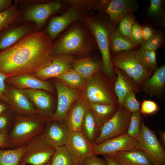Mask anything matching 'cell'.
<instances>
[{
	"label": "cell",
	"mask_w": 165,
	"mask_h": 165,
	"mask_svg": "<svg viewBox=\"0 0 165 165\" xmlns=\"http://www.w3.org/2000/svg\"><path fill=\"white\" fill-rule=\"evenodd\" d=\"M12 111L9 106L6 103L0 101V115Z\"/></svg>",
	"instance_id": "obj_49"
},
{
	"label": "cell",
	"mask_w": 165,
	"mask_h": 165,
	"mask_svg": "<svg viewBox=\"0 0 165 165\" xmlns=\"http://www.w3.org/2000/svg\"><path fill=\"white\" fill-rule=\"evenodd\" d=\"M112 66L117 75L114 91L118 105L121 106L124 97L128 93L132 91L135 93L139 92L140 88L133 79L121 69Z\"/></svg>",
	"instance_id": "obj_21"
},
{
	"label": "cell",
	"mask_w": 165,
	"mask_h": 165,
	"mask_svg": "<svg viewBox=\"0 0 165 165\" xmlns=\"http://www.w3.org/2000/svg\"><path fill=\"white\" fill-rule=\"evenodd\" d=\"M103 156L107 161L109 165H123L117 162L109 155H104Z\"/></svg>",
	"instance_id": "obj_50"
},
{
	"label": "cell",
	"mask_w": 165,
	"mask_h": 165,
	"mask_svg": "<svg viewBox=\"0 0 165 165\" xmlns=\"http://www.w3.org/2000/svg\"><path fill=\"white\" fill-rule=\"evenodd\" d=\"M99 71L94 74L87 81L82 91V97L87 103L118 105L114 92Z\"/></svg>",
	"instance_id": "obj_6"
},
{
	"label": "cell",
	"mask_w": 165,
	"mask_h": 165,
	"mask_svg": "<svg viewBox=\"0 0 165 165\" xmlns=\"http://www.w3.org/2000/svg\"><path fill=\"white\" fill-rule=\"evenodd\" d=\"M136 21L134 13H131L124 16L119 23L118 28L120 34L124 38L133 43L132 27L133 24Z\"/></svg>",
	"instance_id": "obj_35"
},
{
	"label": "cell",
	"mask_w": 165,
	"mask_h": 165,
	"mask_svg": "<svg viewBox=\"0 0 165 165\" xmlns=\"http://www.w3.org/2000/svg\"><path fill=\"white\" fill-rule=\"evenodd\" d=\"M54 84L57 93V105L50 121H63L73 104L82 97V91L72 88L57 79L54 81Z\"/></svg>",
	"instance_id": "obj_10"
},
{
	"label": "cell",
	"mask_w": 165,
	"mask_h": 165,
	"mask_svg": "<svg viewBox=\"0 0 165 165\" xmlns=\"http://www.w3.org/2000/svg\"><path fill=\"white\" fill-rule=\"evenodd\" d=\"M101 127L91 111L89 108L84 116L82 124V132L90 142L94 143Z\"/></svg>",
	"instance_id": "obj_27"
},
{
	"label": "cell",
	"mask_w": 165,
	"mask_h": 165,
	"mask_svg": "<svg viewBox=\"0 0 165 165\" xmlns=\"http://www.w3.org/2000/svg\"><path fill=\"white\" fill-rule=\"evenodd\" d=\"M46 122L38 114L31 116L15 114L11 130L8 136L9 148L25 145L41 133Z\"/></svg>",
	"instance_id": "obj_4"
},
{
	"label": "cell",
	"mask_w": 165,
	"mask_h": 165,
	"mask_svg": "<svg viewBox=\"0 0 165 165\" xmlns=\"http://www.w3.org/2000/svg\"><path fill=\"white\" fill-rule=\"evenodd\" d=\"M64 4L63 1H55L31 5L24 11L22 20L34 22L38 27H40L51 16L61 11Z\"/></svg>",
	"instance_id": "obj_11"
},
{
	"label": "cell",
	"mask_w": 165,
	"mask_h": 165,
	"mask_svg": "<svg viewBox=\"0 0 165 165\" xmlns=\"http://www.w3.org/2000/svg\"><path fill=\"white\" fill-rule=\"evenodd\" d=\"M89 108L88 103L82 97L73 104L63 120L70 132H82L83 119Z\"/></svg>",
	"instance_id": "obj_19"
},
{
	"label": "cell",
	"mask_w": 165,
	"mask_h": 165,
	"mask_svg": "<svg viewBox=\"0 0 165 165\" xmlns=\"http://www.w3.org/2000/svg\"><path fill=\"white\" fill-rule=\"evenodd\" d=\"M135 148L142 151L154 165H165V150L156 132L141 121L140 131L136 138Z\"/></svg>",
	"instance_id": "obj_7"
},
{
	"label": "cell",
	"mask_w": 165,
	"mask_h": 165,
	"mask_svg": "<svg viewBox=\"0 0 165 165\" xmlns=\"http://www.w3.org/2000/svg\"><path fill=\"white\" fill-rule=\"evenodd\" d=\"M132 38L133 43L139 45L144 42L142 32V27L135 21L132 27Z\"/></svg>",
	"instance_id": "obj_42"
},
{
	"label": "cell",
	"mask_w": 165,
	"mask_h": 165,
	"mask_svg": "<svg viewBox=\"0 0 165 165\" xmlns=\"http://www.w3.org/2000/svg\"><path fill=\"white\" fill-rule=\"evenodd\" d=\"M42 134L46 142L56 148L65 145L70 131L63 121L46 122Z\"/></svg>",
	"instance_id": "obj_17"
},
{
	"label": "cell",
	"mask_w": 165,
	"mask_h": 165,
	"mask_svg": "<svg viewBox=\"0 0 165 165\" xmlns=\"http://www.w3.org/2000/svg\"><path fill=\"white\" fill-rule=\"evenodd\" d=\"M56 78L69 86L81 91L84 88L87 82L85 78L72 68Z\"/></svg>",
	"instance_id": "obj_31"
},
{
	"label": "cell",
	"mask_w": 165,
	"mask_h": 165,
	"mask_svg": "<svg viewBox=\"0 0 165 165\" xmlns=\"http://www.w3.org/2000/svg\"><path fill=\"white\" fill-rule=\"evenodd\" d=\"M88 104L101 127L114 115L119 106L118 105Z\"/></svg>",
	"instance_id": "obj_29"
},
{
	"label": "cell",
	"mask_w": 165,
	"mask_h": 165,
	"mask_svg": "<svg viewBox=\"0 0 165 165\" xmlns=\"http://www.w3.org/2000/svg\"><path fill=\"white\" fill-rule=\"evenodd\" d=\"M20 15V11L13 6L0 12V31L16 21Z\"/></svg>",
	"instance_id": "obj_36"
},
{
	"label": "cell",
	"mask_w": 165,
	"mask_h": 165,
	"mask_svg": "<svg viewBox=\"0 0 165 165\" xmlns=\"http://www.w3.org/2000/svg\"><path fill=\"white\" fill-rule=\"evenodd\" d=\"M136 138L127 134L112 138L97 144H94L93 154L111 155L118 152L135 148Z\"/></svg>",
	"instance_id": "obj_15"
},
{
	"label": "cell",
	"mask_w": 165,
	"mask_h": 165,
	"mask_svg": "<svg viewBox=\"0 0 165 165\" xmlns=\"http://www.w3.org/2000/svg\"><path fill=\"white\" fill-rule=\"evenodd\" d=\"M13 113L12 111L0 115V134L8 136L13 127Z\"/></svg>",
	"instance_id": "obj_39"
},
{
	"label": "cell",
	"mask_w": 165,
	"mask_h": 165,
	"mask_svg": "<svg viewBox=\"0 0 165 165\" xmlns=\"http://www.w3.org/2000/svg\"><path fill=\"white\" fill-rule=\"evenodd\" d=\"M158 109L157 104L154 101L149 100H144L142 102L140 112L144 115H150L156 112Z\"/></svg>",
	"instance_id": "obj_41"
},
{
	"label": "cell",
	"mask_w": 165,
	"mask_h": 165,
	"mask_svg": "<svg viewBox=\"0 0 165 165\" xmlns=\"http://www.w3.org/2000/svg\"><path fill=\"white\" fill-rule=\"evenodd\" d=\"M109 155L123 165H154L144 152L136 148Z\"/></svg>",
	"instance_id": "obj_23"
},
{
	"label": "cell",
	"mask_w": 165,
	"mask_h": 165,
	"mask_svg": "<svg viewBox=\"0 0 165 165\" xmlns=\"http://www.w3.org/2000/svg\"><path fill=\"white\" fill-rule=\"evenodd\" d=\"M83 165H109L105 159H101L98 157L96 155H93L86 159Z\"/></svg>",
	"instance_id": "obj_44"
},
{
	"label": "cell",
	"mask_w": 165,
	"mask_h": 165,
	"mask_svg": "<svg viewBox=\"0 0 165 165\" xmlns=\"http://www.w3.org/2000/svg\"><path fill=\"white\" fill-rule=\"evenodd\" d=\"M121 106L132 113L140 111V104L134 91H131L127 95Z\"/></svg>",
	"instance_id": "obj_38"
},
{
	"label": "cell",
	"mask_w": 165,
	"mask_h": 165,
	"mask_svg": "<svg viewBox=\"0 0 165 165\" xmlns=\"http://www.w3.org/2000/svg\"><path fill=\"white\" fill-rule=\"evenodd\" d=\"M36 110L46 122L49 121L55 111L52 97L46 91L37 89L23 90Z\"/></svg>",
	"instance_id": "obj_16"
},
{
	"label": "cell",
	"mask_w": 165,
	"mask_h": 165,
	"mask_svg": "<svg viewBox=\"0 0 165 165\" xmlns=\"http://www.w3.org/2000/svg\"><path fill=\"white\" fill-rule=\"evenodd\" d=\"M7 77L4 74L0 72V99L6 103L7 101L6 89L5 81Z\"/></svg>",
	"instance_id": "obj_45"
},
{
	"label": "cell",
	"mask_w": 165,
	"mask_h": 165,
	"mask_svg": "<svg viewBox=\"0 0 165 165\" xmlns=\"http://www.w3.org/2000/svg\"><path fill=\"white\" fill-rule=\"evenodd\" d=\"M132 113L122 106H119L114 115L100 129L94 144L127 134Z\"/></svg>",
	"instance_id": "obj_9"
},
{
	"label": "cell",
	"mask_w": 165,
	"mask_h": 165,
	"mask_svg": "<svg viewBox=\"0 0 165 165\" xmlns=\"http://www.w3.org/2000/svg\"><path fill=\"white\" fill-rule=\"evenodd\" d=\"M25 145V151L19 165H45L50 160L55 148L46 142L42 133Z\"/></svg>",
	"instance_id": "obj_8"
},
{
	"label": "cell",
	"mask_w": 165,
	"mask_h": 165,
	"mask_svg": "<svg viewBox=\"0 0 165 165\" xmlns=\"http://www.w3.org/2000/svg\"><path fill=\"white\" fill-rule=\"evenodd\" d=\"M12 1L10 0H0V12L3 11L11 6Z\"/></svg>",
	"instance_id": "obj_48"
},
{
	"label": "cell",
	"mask_w": 165,
	"mask_h": 165,
	"mask_svg": "<svg viewBox=\"0 0 165 165\" xmlns=\"http://www.w3.org/2000/svg\"><path fill=\"white\" fill-rule=\"evenodd\" d=\"M163 1L161 0H151L148 9L149 14L152 16H157L163 13Z\"/></svg>",
	"instance_id": "obj_43"
},
{
	"label": "cell",
	"mask_w": 165,
	"mask_h": 165,
	"mask_svg": "<svg viewBox=\"0 0 165 165\" xmlns=\"http://www.w3.org/2000/svg\"><path fill=\"white\" fill-rule=\"evenodd\" d=\"M10 148L8 136L0 134V149Z\"/></svg>",
	"instance_id": "obj_47"
},
{
	"label": "cell",
	"mask_w": 165,
	"mask_h": 165,
	"mask_svg": "<svg viewBox=\"0 0 165 165\" xmlns=\"http://www.w3.org/2000/svg\"><path fill=\"white\" fill-rule=\"evenodd\" d=\"M111 0H66L63 2L77 10H95L103 12Z\"/></svg>",
	"instance_id": "obj_30"
},
{
	"label": "cell",
	"mask_w": 165,
	"mask_h": 165,
	"mask_svg": "<svg viewBox=\"0 0 165 165\" xmlns=\"http://www.w3.org/2000/svg\"><path fill=\"white\" fill-rule=\"evenodd\" d=\"M138 7L135 0H112L103 12L108 15L110 21L115 25L125 15L134 13Z\"/></svg>",
	"instance_id": "obj_22"
},
{
	"label": "cell",
	"mask_w": 165,
	"mask_h": 165,
	"mask_svg": "<svg viewBox=\"0 0 165 165\" xmlns=\"http://www.w3.org/2000/svg\"><path fill=\"white\" fill-rule=\"evenodd\" d=\"M84 24L92 36L100 51L102 68L109 79H113L114 70L112 62L109 43L111 34L115 26L107 17L102 14L84 17Z\"/></svg>",
	"instance_id": "obj_3"
},
{
	"label": "cell",
	"mask_w": 165,
	"mask_h": 165,
	"mask_svg": "<svg viewBox=\"0 0 165 165\" xmlns=\"http://www.w3.org/2000/svg\"><path fill=\"white\" fill-rule=\"evenodd\" d=\"M31 25L25 24L5 31L0 36V51L14 45L31 33Z\"/></svg>",
	"instance_id": "obj_24"
},
{
	"label": "cell",
	"mask_w": 165,
	"mask_h": 165,
	"mask_svg": "<svg viewBox=\"0 0 165 165\" xmlns=\"http://www.w3.org/2000/svg\"><path fill=\"white\" fill-rule=\"evenodd\" d=\"M52 44L45 31L31 32L0 51V72L7 78L33 74L50 62Z\"/></svg>",
	"instance_id": "obj_1"
},
{
	"label": "cell",
	"mask_w": 165,
	"mask_h": 165,
	"mask_svg": "<svg viewBox=\"0 0 165 165\" xmlns=\"http://www.w3.org/2000/svg\"><path fill=\"white\" fill-rule=\"evenodd\" d=\"M6 103L15 114L31 116L37 114L33 105L23 90L11 87L7 89Z\"/></svg>",
	"instance_id": "obj_14"
},
{
	"label": "cell",
	"mask_w": 165,
	"mask_h": 165,
	"mask_svg": "<svg viewBox=\"0 0 165 165\" xmlns=\"http://www.w3.org/2000/svg\"><path fill=\"white\" fill-rule=\"evenodd\" d=\"M112 65L122 70L133 79L140 87L152 74L142 65L136 49L123 51L111 55Z\"/></svg>",
	"instance_id": "obj_5"
},
{
	"label": "cell",
	"mask_w": 165,
	"mask_h": 165,
	"mask_svg": "<svg viewBox=\"0 0 165 165\" xmlns=\"http://www.w3.org/2000/svg\"><path fill=\"white\" fill-rule=\"evenodd\" d=\"M51 163V159L45 165H50Z\"/></svg>",
	"instance_id": "obj_52"
},
{
	"label": "cell",
	"mask_w": 165,
	"mask_h": 165,
	"mask_svg": "<svg viewBox=\"0 0 165 165\" xmlns=\"http://www.w3.org/2000/svg\"><path fill=\"white\" fill-rule=\"evenodd\" d=\"M165 85V65L157 68L154 73L140 86L141 90L151 96L159 94Z\"/></svg>",
	"instance_id": "obj_25"
},
{
	"label": "cell",
	"mask_w": 165,
	"mask_h": 165,
	"mask_svg": "<svg viewBox=\"0 0 165 165\" xmlns=\"http://www.w3.org/2000/svg\"><path fill=\"white\" fill-rule=\"evenodd\" d=\"M94 145L82 132H70L65 146L75 164L83 165L86 159L93 155Z\"/></svg>",
	"instance_id": "obj_12"
},
{
	"label": "cell",
	"mask_w": 165,
	"mask_h": 165,
	"mask_svg": "<svg viewBox=\"0 0 165 165\" xmlns=\"http://www.w3.org/2000/svg\"><path fill=\"white\" fill-rule=\"evenodd\" d=\"M159 141L165 148V131L158 130Z\"/></svg>",
	"instance_id": "obj_51"
},
{
	"label": "cell",
	"mask_w": 165,
	"mask_h": 165,
	"mask_svg": "<svg viewBox=\"0 0 165 165\" xmlns=\"http://www.w3.org/2000/svg\"><path fill=\"white\" fill-rule=\"evenodd\" d=\"M163 41V38L161 34L156 33L148 40L142 43L141 46L146 50H156L161 46Z\"/></svg>",
	"instance_id": "obj_40"
},
{
	"label": "cell",
	"mask_w": 165,
	"mask_h": 165,
	"mask_svg": "<svg viewBox=\"0 0 165 165\" xmlns=\"http://www.w3.org/2000/svg\"><path fill=\"white\" fill-rule=\"evenodd\" d=\"M141 27L142 35L144 42L149 39L155 33L152 28L149 26L145 25Z\"/></svg>",
	"instance_id": "obj_46"
},
{
	"label": "cell",
	"mask_w": 165,
	"mask_h": 165,
	"mask_svg": "<svg viewBox=\"0 0 165 165\" xmlns=\"http://www.w3.org/2000/svg\"><path fill=\"white\" fill-rule=\"evenodd\" d=\"M80 11L70 7L62 14L52 18L45 31L50 38L52 41L69 25L79 21Z\"/></svg>",
	"instance_id": "obj_18"
},
{
	"label": "cell",
	"mask_w": 165,
	"mask_h": 165,
	"mask_svg": "<svg viewBox=\"0 0 165 165\" xmlns=\"http://www.w3.org/2000/svg\"><path fill=\"white\" fill-rule=\"evenodd\" d=\"M139 45L133 43L124 38L118 28L115 26L110 37L109 46L112 55L120 52L136 49Z\"/></svg>",
	"instance_id": "obj_28"
},
{
	"label": "cell",
	"mask_w": 165,
	"mask_h": 165,
	"mask_svg": "<svg viewBox=\"0 0 165 165\" xmlns=\"http://www.w3.org/2000/svg\"><path fill=\"white\" fill-rule=\"evenodd\" d=\"M25 145L16 148L0 149V165H19Z\"/></svg>",
	"instance_id": "obj_32"
},
{
	"label": "cell",
	"mask_w": 165,
	"mask_h": 165,
	"mask_svg": "<svg viewBox=\"0 0 165 165\" xmlns=\"http://www.w3.org/2000/svg\"><path fill=\"white\" fill-rule=\"evenodd\" d=\"M140 111L132 113L127 134L130 137L136 138L138 136L141 121Z\"/></svg>",
	"instance_id": "obj_37"
},
{
	"label": "cell",
	"mask_w": 165,
	"mask_h": 165,
	"mask_svg": "<svg viewBox=\"0 0 165 165\" xmlns=\"http://www.w3.org/2000/svg\"><path fill=\"white\" fill-rule=\"evenodd\" d=\"M88 31L84 22L71 26L52 44L50 56L61 54L79 56L87 55L92 50L95 42Z\"/></svg>",
	"instance_id": "obj_2"
},
{
	"label": "cell",
	"mask_w": 165,
	"mask_h": 165,
	"mask_svg": "<svg viewBox=\"0 0 165 165\" xmlns=\"http://www.w3.org/2000/svg\"><path fill=\"white\" fill-rule=\"evenodd\" d=\"M65 145L55 148L50 165H74Z\"/></svg>",
	"instance_id": "obj_34"
},
{
	"label": "cell",
	"mask_w": 165,
	"mask_h": 165,
	"mask_svg": "<svg viewBox=\"0 0 165 165\" xmlns=\"http://www.w3.org/2000/svg\"><path fill=\"white\" fill-rule=\"evenodd\" d=\"M75 59V56L70 54L55 55L52 56L48 64L31 75L43 81L51 78H56L72 68V63Z\"/></svg>",
	"instance_id": "obj_13"
},
{
	"label": "cell",
	"mask_w": 165,
	"mask_h": 165,
	"mask_svg": "<svg viewBox=\"0 0 165 165\" xmlns=\"http://www.w3.org/2000/svg\"><path fill=\"white\" fill-rule=\"evenodd\" d=\"M6 81L17 88L37 89L54 93V89L50 83L41 80L31 74L20 75L7 77Z\"/></svg>",
	"instance_id": "obj_20"
},
{
	"label": "cell",
	"mask_w": 165,
	"mask_h": 165,
	"mask_svg": "<svg viewBox=\"0 0 165 165\" xmlns=\"http://www.w3.org/2000/svg\"><path fill=\"white\" fill-rule=\"evenodd\" d=\"M74 165H77V164H75Z\"/></svg>",
	"instance_id": "obj_53"
},
{
	"label": "cell",
	"mask_w": 165,
	"mask_h": 165,
	"mask_svg": "<svg viewBox=\"0 0 165 165\" xmlns=\"http://www.w3.org/2000/svg\"><path fill=\"white\" fill-rule=\"evenodd\" d=\"M72 68L87 81L94 74L101 69L102 64L87 57L75 59L72 63Z\"/></svg>",
	"instance_id": "obj_26"
},
{
	"label": "cell",
	"mask_w": 165,
	"mask_h": 165,
	"mask_svg": "<svg viewBox=\"0 0 165 165\" xmlns=\"http://www.w3.org/2000/svg\"><path fill=\"white\" fill-rule=\"evenodd\" d=\"M138 53L141 64L145 69L153 72L157 68L156 50H146L141 46Z\"/></svg>",
	"instance_id": "obj_33"
}]
</instances>
